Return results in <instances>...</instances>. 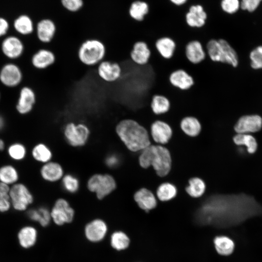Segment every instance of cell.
<instances>
[{"label":"cell","mask_w":262,"mask_h":262,"mask_svg":"<svg viewBox=\"0 0 262 262\" xmlns=\"http://www.w3.org/2000/svg\"><path fill=\"white\" fill-rule=\"evenodd\" d=\"M262 214V205L245 193L216 194L207 198L198 210L197 216L205 222L237 223Z\"/></svg>","instance_id":"obj_1"},{"label":"cell","mask_w":262,"mask_h":262,"mask_svg":"<svg viewBox=\"0 0 262 262\" xmlns=\"http://www.w3.org/2000/svg\"><path fill=\"white\" fill-rule=\"evenodd\" d=\"M115 131L121 141L131 151L142 150L150 145L147 130L134 119L121 120L115 126Z\"/></svg>","instance_id":"obj_2"},{"label":"cell","mask_w":262,"mask_h":262,"mask_svg":"<svg viewBox=\"0 0 262 262\" xmlns=\"http://www.w3.org/2000/svg\"><path fill=\"white\" fill-rule=\"evenodd\" d=\"M139 163L144 168L152 166L159 176L164 177L171 169V158L166 147L159 145H149L142 150Z\"/></svg>","instance_id":"obj_3"},{"label":"cell","mask_w":262,"mask_h":262,"mask_svg":"<svg viewBox=\"0 0 262 262\" xmlns=\"http://www.w3.org/2000/svg\"><path fill=\"white\" fill-rule=\"evenodd\" d=\"M206 49L210 59L214 62L225 63L237 67L239 63L236 50L224 39H212L207 43Z\"/></svg>","instance_id":"obj_4"},{"label":"cell","mask_w":262,"mask_h":262,"mask_svg":"<svg viewBox=\"0 0 262 262\" xmlns=\"http://www.w3.org/2000/svg\"><path fill=\"white\" fill-rule=\"evenodd\" d=\"M106 53L107 48L102 41L98 39H88L78 47L77 57L82 64L93 66L104 60Z\"/></svg>","instance_id":"obj_5"},{"label":"cell","mask_w":262,"mask_h":262,"mask_svg":"<svg viewBox=\"0 0 262 262\" xmlns=\"http://www.w3.org/2000/svg\"><path fill=\"white\" fill-rule=\"evenodd\" d=\"M87 186L90 191L96 194L98 199H102L116 188V183L109 174H96L89 178Z\"/></svg>","instance_id":"obj_6"},{"label":"cell","mask_w":262,"mask_h":262,"mask_svg":"<svg viewBox=\"0 0 262 262\" xmlns=\"http://www.w3.org/2000/svg\"><path fill=\"white\" fill-rule=\"evenodd\" d=\"M9 195L11 206L18 211H25L34 200L32 193L22 183L17 182L11 186Z\"/></svg>","instance_id":"obj_7"},{"label":"cell","mask_w":262,"mask_h":262,"mask_svg":"<svg viewBox=\"0 0 262 262\" xmlns=\"http://www.w3.org/2000/svg\"><path fill=\"white\" fill-rule=\"evenodd\" d=\"M64 133L66 141L74 147H82L86 143L89 135V127L83 123H67L65 126Z\"/></svg>","instance_id":"obj_8"},{"label":"cell","mask_w":262,"mask_h":262,"mask_svg":"<svg viewBox=\"0 0 262 262\" xmlns=\"http://www.w3.org/2000/svg\"><path fill=\"white\" fill-rule=\"evenodd\" d=\"M75 212L65 199H58L51 211V219L58 226L71 223L74 217Z\"/></svg>","instance_id":"obj_9"},{"label":"cell","mask_w":262,"mask_h":262,"mask_svg":"<svg viewBox=\"0 0 262 262\" xmlns=\"http://www.w3.org/2000/svg\"><path fill=\"white\" fill-rule=\"evenodd\" d=\"M262 128V117L252 114L241 116L234 126L237 133L250 134L259 131Z\"/></svg>","instance_id":"obj_10"},{"label":"cell","mask_w":262,"mask_h":262,"mask_svg":"<svg viewBox=\"0 0 262 262\" xmlns=\"http://www.w3.org/2000/svg\"><path fill=\"white\" fill-rule=\"evenodd\" d=\"M97 73L102 81L112 83L120 79L122 69L118 63L104 59L97 65Z\"/></svg>","instance_id":"obj_11"},{"label":"cell","mask_w":262,"mask_h":262,"mask_svg":"<svg viewBox=\"0 0 262 262\" xmlns=\"http://www.w3.org/2000/svg\"><path fill=\"white\" fill-rule=\"evenodd\" d=\"M107 230V225L103 220L100 219H95L86 225L84 234L89 241L97 243L100 242L104 238Z\"/></svg>","instance_id":"obj_12"},{"label":"cell","mask_w":262,"mask_h":262,"mask_svg":"<svg viewBox=\"0 0 262 262\" xmlns=\"http://www.w3.org/2000/svg\"><path fill=\"white\" fill-rule=\"evenodd\" d=\"M22 75L20 68L14 64H7L0 71V81L4 85L12 87L19 84Z\"/></svg>","instance_id":"obj_13"},{"label":"cell","mask_w":262,"mask_h":262,"mask_svg":"<svg viewBox=\"0 0 262 262\" xmlns=\"http://www.w3.org/2000/svg\"><path fill=\"white\" fill-rule=\"evenodd\" d=\"M151 56V51L147 44L144 41L134 43L130 52L131 60L135 64L144 66L147 64Z\"/></svg>","instance_id":"obj_14"},{"label":"cell","mask_w":262,"mask_h":262,"mask_svg":"<svg viewBox=\"0 0 262 262\" xmlns=\"http://www.w3.org/2000/svg\"><path fill=\"white\" fill-rule=\"evenodd\" d=\"M1 49L6 57L10 59H16L22 55L24 46L19 38L11 35L6 37L3 40Z\"/></svg>","instance_id":"obj_15"},{"label":"cell","mask_w":262,"mask_h":262,"mask_svg":"<svg viewBox=\"0 0 262 262\" xmlns=\"http://www.w3.org/2000/svg\"><path fill=\"white\" fill-rule=\"evenodd\" d=\"M169 81L173 86L181 90L189 89L195 83L193 77L182 69L173 71L169 76Z\"/></svg>","instance_id":"obj_16"},{"label":"cell","mask_w":262,"mask_h":262,"mask_svg":"<svg viewBox=\"0 0 262 262\" xmlns=\"http://www.w3.org/2000/svg\"><path fill=\"white\" fill-rule=\"evenodd\" d=\"M151 134L156 142L165 144L171 138L172 131L167 123L161 120H156L151 124Z\"/></svg>","instance_id":"obj_17"},{"label":"cell","mask_w":262,"mask_h":262,"mask_svg":"<svg viewBox=\"0 0 262 262\" xmlns=\"http://www.w3.org/2000/svg\"><path fill=\"white\" fill-rule=\"evenodd\" d=\"M35 95L34 91L28 87L22 88L16 106L17 112L22 115L30 112L35 102Z\"/></svg>","instance_id":"obj_18"},{"label":"cell","mask_w":262,"mask_h":262,"mask_svg":"<svg viewBox=\"0 0 262 262\" xmlns=\"http://www.w3.org/2000/svg\"><path fill=\"white\" fill-rule=\"evenodd\" d=\"M56 30L54 23L49 19H43L36 25L37 38L44 43H49L52 41L55 36Z\"/></svg>","instance_id":"obj_19"},{"label":"cell","mask_w":262,"mask_h":262,"mask_svg":"<svg viewBox=\"0 0 262 262\" xmlns=\"http://www.w3.org/2000/svg\"><path fill=\"white\" fill-rule=\"evenodd\" d=\"M56 59V56L53 51L48 49H42L33 56L32 63L35 68L44 69L53 65Z\"/></svg>","instance_id":"obj_20"},{"label":"cell","mask_w":262,"mask_h":262,"mask_svg":"<svg viewBox=\"0 0 262 262\" xmlns=\"http://www.w3.org/2000/svg\"><path fill=\"white\" fill-rule=\"evenodd\" d=\"M185 53L187 60L193 64L201 63L206 57L202 45L198 40L189 42L185 46Z\"/></svg>","instance_id":"obj_21"},{"label":"cell","mask_w":262,"mask_h":262,"mask_svg":"<svg viewBox=\"0 0 262 262\" xmlns=\"http://www.w3.org/2000/svg\"><path fill=\"white\" fill-rule=\"evenodd\" d=\"M40 173L43 180L49 182H55L63 176V169L58 163L49 161L44 164L40 168Z\"/></svg>","instance_id":"obj_22"},{"label":"cell","mask_w":262,"mask_h":262,"mask_svg":"<svg viewBox=\"0 0 262 262\" xmlns=\"http://www.w3.org/2000/svg\"><path fill=\"white\" fill-rule=\"evenodd\" d=\"M134 199L138 206L143 210L148 212L155 208L157 201L153 194L149 190L143 188L135 192Z\"/></svg>","instance_id":"obj_23"},{"label":"cell","mask_w":262,"mask_h":262,"mask_svg":"<svg viewBox=\"0 0 262 262\" xmlns=\"http://www.w3.org/2000/svg\"><path fill=\"white\" fill-rule=\"evenodd\" d=\"M207 14L200 5H192L186 15L187 24L191 27L200 28L204 26Z\"/></svg>","instance_id":"obj_24"},{"label":"cell","mask_w":262,"mask_h":262,"mask_svg":"<svg viewBox=\"0 0 262 262\" xmlns=\"http://www.w3.org/2000/svg\"><path fill=\"white\" fill-rule=\"evenodd\" d=\"M155 47L160 54L165 59L171 58L175 52L176 44L172 38L162 37L155 42Z\"/></svg>","instance_id":"obj_25"},{"label":"cell","mask_w":262,"mask_h":262,"mask_svg":"<svg viewBox=\"0 0 262 262\" xmlns=\"http://www.w3.org/2000/svg\"><path fill=\"white\" fill-rule=\"evenodd\" d=\"M13 26L19 33L24 35L31 34L34 30L33 21L27 14H21L14 20Z\"/></svg>","instance_id":"obj_26"},{"label":"cell","mask_w":262,"mask_h":262,"mask_svg":"<svg viewBox=\"0 0 262 262\" xmlns=\"http://www.w3.org/2000/svg\"><path fill=\"white\" fill-rule=\"evenodd\" d=\"M27 215L31 220L38 222L42 227L47 226L51 220L50 212L44 206L29 210Z\"/></svg>","instance_id":"obj_27"},{"label":"cell","mask_w":262,"mask_h":262,"mask_svg":"<svg viewBox=\"0 0 262 262\" xmlns=\"http://www.w3.org/2000/svg\"><path fill=\"white\" fill-rule=\"evenodd\" d=\"M214 245L217 252L222 256L231 254L234 249L233 241L226 236H218L214 239Z\"/></svg>","instance_id":"obj_28"},{"label":"cell","mask_w":262,"mask_h":262,"mask_svg":"<svg viewBox=\"0 0 262 262\" xmlns=\"http://www.w3.org/2000/svg\"><path fill=\"white\" fill-rule=\"evenodd\" d=\"M180 127L187 135L194 137L198 135L201 130V125L199 120L195 117L188 116L182 119Z\"/></svg>","instance_id":"obj_29"},{"label":"cell","mask_w":262,"mask_h":262,"mask_svg":"<svg viewBox=\"0 0 262 262\" xmlns=\"http://www.w3.org/2000/svg\"><path fill=\"white\" fill-rule=\"evenodd\" d=\"M233 141L236 145L245 146L249 154H254L257 150V141L251 134L237 133L233 136Z\"/></svg>","instance_id":"obj_30"},{"label":"cell","mask_w":262,"mask_h":262,"mask_svg":"<svg viewBox=\"0 0 262 262\" xmlns=\"http://www.w3.org/2000/svg\"><path fill=\"white\" fill-rule=\"evenodd\" d=\"M19 174L16 168L11 164H4L0 167V181L8 185L18 182Z\"/></svg>","instance_id":"obj_31"},{"label":"cell","mask_w":262,"mask_h":262,"mask_svg":"<svg viewBox=\"0 0 262 262\" xmlns=\"http://www.w3.org/2000/svg\"><path fill=\"white\" fill-rule=\"evenodd\" d=\"M170 107V101L165 96L157 94L152 97L150 107L154 114L156 115L165 114L169 110Z\"/></svg>","instance_id":"obj_32"},{"label":"cell","mask_w":262,"mask_h":262,"mask_svg":"<svg viewBox=\"0 0 262 262\" xmlns=\"http://www.w3.org/2000/svg\"><path fill=\"white\" fill-rule=\"evenodd\" d=\"M37 236L36 229L33 227L27 226L20 229L18 238L20 245L24 248H29L35 243Z\"/></svg>","instance_id":"obj_33"},{"label":"cell","mask_w":262,"mask_h":262,"mask_svg":"<svg viewBox=\"0 0 262 262\" xmlns=\"http://www.w3.org/2000/svg\"><path fill=\"white\" fill-rule=\"evenodd\" d=\"M31 154L35 161L43 164L50 161L52 156L51 150L43 143L35 145L32 148Z\"/></svg>","instance_id":"obj_34"},{"label":"cell","mask_w":262,"mask_h":262,"mask_svg":"<svg viewBox=\"0 0 262 262\" xmlns=\"http://www.w3.org/2000/svg\"><path fill=\"white\" fill-rule=\"evenodd\" d=\"M130 244V238L126 233L122 231H115L111 236V246L116 250H124L129 246Z\"/></svg>","instance_id":"obj_35"},{"label":"cell","mask_w":262,"mask_h":262,"mask_svg":"<svg viewBox=\"0 0 262 262\" xmlns=\"http://www.w3.org/2000/svg\"><path fill=\"white\" fill-rule=\"evenodd\" d=\"M206 186L203 180L199 178H193L189 180V185L186 187V192L192 197H198L204 193Z\"/></svg>","instance_id":"obj_36"},{"label":"cell","mask_w":262,"mask_h":262,"mask_svg":"<svg viewBox=\"0 0 262 262\" xmlns=\"http://www.w3.org/2000/svg\"><path fill=\"white\" fill-rule=\"evenodd\" d=\"M148 12V6L144 1H134L131 4L130 8V15L131 17L139 21L144 19Z\"/></svg>","instance_id":"obj_37"},{"label":"cell","mask_w":262,"mask_h":262,"mask_svg":"<svg viewBox=\"0 0 262 262\" xmlns=\"http://www.w3.org/2000/svg\"><path fill=\"white\" fill-rule=\"evenodd\" d=\"M177 194V189L172 184L164 183L161 184L157 189V196L162 201H166L173 198Z\"/></svg>","instance_id":"obj_38"},{"label":"cell","mask_w":262,"mask_h":262,"mask_svg":"<svg viewBox=\"0 0 262 262\" xmlns=\"http://www.w3.org/2000/svg\"><path fill=\"white\" fill-rule=\"evenodd\" d=\"M7 153L12 160L19 161L23 160L27 154L25 146L20 143H14L8 147Z\"/></svg>","instance_id":"obj_39"},{"label":"cell","mask_w":262,"mask_h":262,"mask_svg":"<svg viewBox=\"0 0 262 262\" xmlns=\"http://www.w3.org/2000/svg\"><path fill=\"white\" fill-rule=\"evenodd\" d=\"M248 58L252 69L255 70L262 69V45L253 48L249 53Z\"/></svg>","instance_id":"obj_40"},{"label":"cell","mask_w":262,"mask_h":262,"mask_svg":"<svg viewBox=\"0 0 262 262\" xmlns=\"http://www.w3.org/2000/svg\"><path fill=\"white\" fill-rule=\"evenodd\" d=\"M62 182L63 188L69 193H75L79 188L78 180L71 174L65 175L63 178Z\"/></svg>","instance_id":"obj_41"},{"label":"cell","mask_w":262,"mask_h":262,"mask_svg":"<svg viewBox=\"0 0 262 262\" xmlns=\"http://www.w3.org/2000/svg\"><path fill=\"white\" fill-rule=\"evenodd\" d=\"M221 6L224 12L232 14L240 8V1L239 0H222Z\"/></svg>","instance_id":"obj_42"},{"label":"cell","mask_w":262,"mask_h":262,"mask_svg":"<svg viewBox=\"0 0 262 262\" xmlns=\"http://www.w3.org/2000/svg\"><path fill=\"white\" fill-rule=\"evenodd\" d=\"M262 0H241L240 8L249 12L255 11L259 6Z\"/></svg>","instance_id":"obj_43"},{"label":"cell","mask_w":262,"mask_h":262,"mask_svg":"<svg viewBox=\"0 0 262 262\" xmlns=\"http://www.w3.org/2000/svg\"><path fill=\"white\" fill-rule=\"evenodd\" d=\"M62 3L67 9L71 11L78 10L82 5V0H62Z\"/></svg>","instance_id":"obj_44"},{"label":"cell","mask_w":262,"mask_h":262,"mask_svg":"<svg viewBox=\"0 0 262 262\" xmlns=\"http://www.w3.org/2000/svg\"><path fill=\"white\" fill-rule=\"evenodd\" d=\"M11 207L9 194L0 193V212H6Z\"/></svg>","instance_id":"obj_45"},{"label":"cell","mask_w":262,"mask_h":262,"mask_svg":"<svg viewBox=\"0 0 262 262\" xmlns=\"http://www.w3.org/2000/svg\"><path fill=\"white\" fill-rule=\"evenodd\" d=\"M120 163V159L119 156L115 153H111L108 155L105 160L106 165L110 168H115Z\"/></svg>","instance_id":"obj_46"},{"label":"cell","mask_w":262,"mask_h":262,"mask_svg":"<svg viewBox=\"0 0 262 262\" xmlns=\"http://www.w3.org/2000/svg\"><path fill=\"white\" fill-rule=\"evenodd\" d=\"M9 23L6 18L0 16V37L5 35L9 29Z\"/></svg>","instance_id":"obj_47"},{"label":"cell","mask_w":262,"mask_h":262,"mask_svg":"<svg viewBox=\"0 0 262 262\" xmlns=\"http://www.w3.org/2000/svg\"><path fill=\"white\" fill-rule=\"evenodd\" d=\"M173 3L177 5H180L184 4L187 0H170Z\"/></svg>","instance_id":"obj_48"},{"label":"cell","mask_w":262,"mask_h":262,"mask_svg":"<svg viewBox=\"0 0 262 262\" xmlns=\"http://www.w3.org/2000/svg\"><path fill=\"white\" fill-rule=\"evenodd\" d=\"M5 122L4 118L0 115V131L3 130L4 127Z\"/></svg>","instance_id":"obj_49"},{"label":"cell","mask_w":262,"mask_h":262,"mask_svg":"<svg viewBox=\"0 0 262 262\" xmlns=\"http://www.w3.org/2000/svg\"><path fill=\"white\" fill-rule=\"evenodd\" d=\"M5 143L4 141L0 138V151H3L5 149Z\"/></svg>","instance_id":"obj_50"}]
</instances>
